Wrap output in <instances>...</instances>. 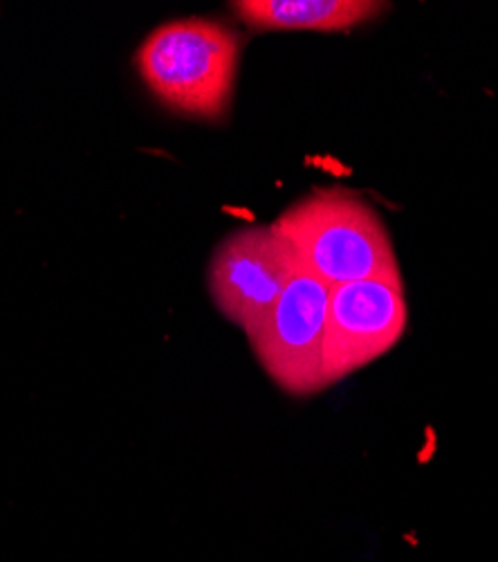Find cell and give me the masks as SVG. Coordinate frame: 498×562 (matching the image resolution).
Returning <instances> with one entry per match:
<instances>
[{"label":"cell","mask_w":498,"mask_h":562,"mask_svg":"<svg viewBox=\"0 0 498 562\" xmlns=\"http://www.w3.org/2000/svg\"><path fill=\"white\" fill-rule=\"evenodd\" d=\"M299 264L328 288L400 277L385 220L362 196L317 190L296 201L275 223Z\"/></svg>","instance_id":"cell-1"},{"label":"cell","mask_w":498,"mask_h":562,"mask_svg":"<svg viewBox=\"0 0 498 562\" xmlns=\"http://www.w3.org/2000/svg\"><path fill=\"white\" fill-rule=\"evenodd\" d=\"M239 59L234 29L209 19H186L153 29L137 52V68L167 108L218 122L232 104Z\"/></svg>","instance_id":"cell-2"},{"label":"cell","mask_w":498,"mask_h":562,"mask_svg":"<svg viewBox=\"0 0 498 562\" xmlns=\"http://www.w3.org/2000/svg\"><path fill=\"white\" fill-rule=\"evenodd\" d=\"M328 295L330 288L296 261L277 304L247 335L267 376L292 396L326 390L321 356Z\"/></svg>","instance_id":"cell-3"},{"label":"cell","mask_w":498,"mask_h":562,"mask_svg":"<svg viewBox=\"0 0 498 562\" xmlns=\"http://www.w3.org/2000/svg\"><path fill=\"white\" fill-rule=\"evenodd\" d=\"M406 324L402 277L362 279L330 288L321 356L326 387L389 354L402 340Z\"/></svg>","instance_id":"cell-4"},{"label":"cell","mask_w":498,"mask_h":562,"mask_svg":"<svg viewBox=\"0 0 498 562\" xmlns=\"http://www.w3.org/2000/svg\"><path fill=\"white\" fill-rule=\"evenodd\" d=\"M296 259L275 225H252L229 235L209 261V295L224 320L250 335L272 311Z\"/></svg>","instance_id":"cell-5"},{"label":"cell","mask_w":498,"mask_h":562,"mask_svg":"<svg viewBox=\"0 0 498 562\" xmlns=\"http://www.w3.org/2000/svg\"><path fill=\"white\" fill-rule=\"evenodd\" d=\"M389 3L373 0H236L232 12L258 32H347L360 27Z\"/></svg>","instance_id":"cell-6"}]
</instances>
